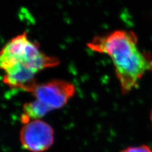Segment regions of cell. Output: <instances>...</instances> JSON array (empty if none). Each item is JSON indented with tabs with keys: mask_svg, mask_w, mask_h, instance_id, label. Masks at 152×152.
<instances>
[{
	"mask_svg": "<svg viewBox=\"0 0 152 152\" xmlns=\"http://www.w3.org/2000/svg\"><path fill=\"white\" fill-rule=\"evenodd\" d=\"M50 111H52V109L50 107L36 99L34 101L27 102L23 104V113L21 117V121L26 124L31 121L40 119Z\"/></svg>",
	"mask_w": 152,
	"mask_h": 152,
	"instance_id": "obj_6",
	"label": "cell"
},
{
	"mask_svg": "<svg viewBox=\"0 0 152 152\" xmlns=\"http://www.w3.org/2000/svg\"><path fill=\"white\" fill-rule=\"evenodd\" d=\"M87 45L111 58L124 94L137 89L142 77L152 72V56L141 50L138 38L132 31L115 30L95 36Z\"/></svg>",
	"mask_w": 152,
	"mask_h": 152,
	"instance_id": "obj_1",
	"label": "cell"
},
{
	"mask_svg": "<svg viewBox=\"0 0 152 152\" xmlns=\"http://www.w3.org/2000/svg\"><path fill=\"white\" fill-rule=\"evenodd\" d=\"M4 71L3 81L12 88L30 92L36 84L35 76L38 72L25 64H16Z\"/></svg>",
	"mask_w": 152,
	"mask_h": 152,
	"instance_id": "obj_5",
	"label": "cell"
},
{
	"mask_svg": "<svg viewBox=\"0 0 152 152\" xmlns=\"http://www.w3.org/2000/svg\"><path fill=\"white\" fill-rule=\"evenodd\" d=\"M20 140L22 147L27 151L44 152L54 143V130L43 121H31L21 129Z\"/></svg>",
	"mask_w": 152,
	"mask_h": 152,
	"instance_id": "obj_3",
	"label": "cell"
},
{
	"mask_svg": "<svg viewBox=\"0 0 152 152\" xmlns=\"http://www.w3.org/2000/svg\"><path fill=\"white\" fill-rule=\"evenodd\" d=\"M75 92V88L72 83L62 80L36 83L30 91L36 99L47 104L52 110L63 107Z\"/></svg>",
	"mask_w": 152,
	"mask_h": 152,
	"instance_id": "obj_4",
	"label": "cell"
},
{
	"mask_svg": "<svg viewBox=\"0 0 152 152\" xmlns=\"http://www.w3.org/2000/svg\"><path fill=\"white\" fill-rule=\"evenodd\" d=\"M121 152H152V150L148 145H140L129 146L124 149Z\"/></svg>",
	"mask_w": 152,
	"mask_h": 152,
	"instance_id": "obj_7",
	"label": "cell"
},
{
	"mask_svg": "<svg viewBox=\"0 0 152 152\" xmlns=\"http://www.w3.org/2000/svg\"><path fill=\"white\" fill-rule=\"evenodd\" d=\"M150 117L151 123V124H152V108H151V110L150 112Z\"/></svg>",
	"mask_w": 152,
	"mask_h": 152,
	"instance_id": "obj_8",
	"label": "cell"
},
{
	"mask_svg": "<svg viewBox=\"0 0 152 152\" xmlns=\"http://www.w3.org/2000/svg\"><path fill=\"white\" fill-rule=\"evenodd\" d=\"M18 63L25 64L39 72L58 65L60 60L42 53L39 45L28 39L24 32L13 37L0 51V70H4Z\"/></svg>",
	"mask_w": 152,
	"mask_h": 152,
	"instance_id": "obj_2",
	"label": "cell"
}]
</instances>
